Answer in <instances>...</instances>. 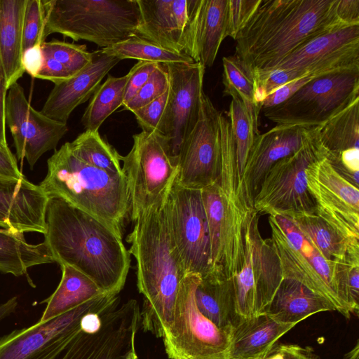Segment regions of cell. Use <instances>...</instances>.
Here are the masks:
<instances>
[{"label": "cell", "mask_w": 359, "mask_h": 359, "mask_svg": "<svg viewBox=\"0 0 359 359\" xmlns=\"http://www.w3.org/2000/svg\"><path fill=\"white\" fill-rule=\"evenodd\" d=\"M54 262L90 278L105 293L118 294L130 266L122 233L65 201L48 198L44 241Z\"/></svg>", "instance_id": "6da1fadb"}, {"label": "cell", "mask_w": 359, "mask_h": 359, "mask_svg": "<svg viewBox=\"0 0 359 359\" xmlns=\"http://www.w3.org/2000/svg\"><path fill=\"white\" fill-rule=\"evenodd\" d=\"M345 25L335 0H260L234 39L235 55L255 72H269L307 41Z\"/></svg>", "instance_id": "7a4b0ae2"}, {"label": "cell", "mask_w": 359, "mask_h": 359, "mask_svg": "<svg viewBox=\"0 0 359 359\" xmlns=\"http://www.w3.org/2000/svg\"><path fill=\"white\" fill-rule=\"evenodd\" d=\"M133 223L126 241L136 262L138 290L144 296L140 325L144 332L163 338L172 323L177 296L187 274L170 233L165 203L147 210Z\"/></svg>", "instance_id": "3957f363"}, {"label": "cell", "mask_w": 359, "mask_h": 359, "mask_svg": "<svg viewBox=\"0 0 359 359\" xmlns=\"http://www.w3.org/2000/svg\"><path fill=\"white\" fill-rule=\"evenodd\" d=\"M48 172L40 187L48 198H60L108 223L122 233L129 213L124 175H113L76 157L68 142L48 159Z\"/></svg>", "instance_id": "277c9868"}, {"label": "cell", "mask_w": 359, "mask_h": 359, "mask_svg": "<svg viewBox=\"0 0 359 359\" xmlns=\"http://www.w3.org/2000/svg\"><path fill=\"white\" fill-rule=\"evenodd\" d=\"M271 240L283 278L297 280L334 305L346 318L351 317L348 298L347 266L327 260L312 241L290 219L269 215Z\"/></svg>", "instance_id": "5b68a950"}, {"label": "cell", "mask_w": 359, "mask_h": 359, "mask_svg": "<svg viewBox=\"0 0 359 359\" xmlns=\"http://www.w3.org/2000/svg\"><path fill=\"white\" fill-rule=\"evenodd\" d=\"M47 37L58 33L102 48L137 35V0H43Z\"/></svg>", "instance_id": "8992f818"}, {"label": "cell", "mask_w": 359, "mask_h": 359, "mask_svg": "<svg viewBox=\"0 0 359 359\" xmlns=\"http://www.w3.org/2000/svg\"><path fill=\"white\" fill-rule=\"evenodd\" d=\"M133 144L121 156L133 222L147 210L163 205L178 174L177 158L171 154L168 140L159 133L142 131L133 136Z\"/></svg>", "instance_id": "52a82bcc"}, {"label": "cell", "mask_w": 359, "mask_h": 359, "mask_svg": "<svg viewBox=\"0 0 359 359\" xmlns=\"http://www.w3.org/2000/svg\"><path fill=\"white\" fill-rule=\"evenodd\" d=\"M359 98V69L317 76L285 102L262 109L276 125L323 126Z\"/></svg>", "instance_id": "ba28073f"}, {"label": "cell", "mask_w": 359, "mask_h": 359, "mask_svg": "<svg viewBox=\"0 0 359 359\" xmlns=\"http://www.w3.org/2000/svg\"><path fill=\"white\" fill-rule=\"evenodd\" d=\"M327 156L320 133L294 154L276 162L265 175L253 200L259 215L292 218L316 215V204L306 182V170Z\"/></svg>", "instance_id": "9c48e42d"}, {"label": "cell", "mask_w": 359, "mask_h": 359, "mask_svg": "<svg viewBox=\"0 0 359 359\" xmlns=\"http://www.w3.org/2000/svg\"><path fill=\"white\" fill-rule=\"evenodd\" d=\"M259 219L254 210L247 217L243 264L232 277L235 310L240 318L264 313L283 278L271 238L264 239L260 233Z\"/></svg>", "instance_id": "30bf717a"}, {"label": "cell", "mask_w": 359, "mask_h": 359, "mask_svg": "<svg viewBox=\"0 0 359 359\" xmlns=\"http://www.w3.org/2000/svg\"><path fill=\"white\" fill-rule=\"evenodd\" d=\"M200 278L187 274L181 283L173 320L163 337L170 359H226L229 334L202 314L196 302Z\"/></svg>", "instance_id": "8fae6325"}, {"label": "cell", "mask_w": 359, "mask_h": 359, "mask_svg": "<svg viewBox=\"0 0 359 359\" xmlns=\"http://www.w3.org/2000/svg\"><path fill=\"white\" fill-rule=\"evenodd\" d=\"M119 299L104 293L50 320L0 337V359H56L81 330L82 318L101 313Z\"/></svg>", "instance_id": "7c38bea8"}, {"label": "cell", "mask_w": 359, "mask_h": 359, "mask_svg": "<svg viewBox=\"0 0 359 359\" xmlns=\"http://www.w3.org/2000/svg\"><path fill=\"white\" fill-rule=\"evenodd\" d=\"M170 233L186 274L212 273L211 248L201 191L173 184L165 202Z\"/></svg>", "instance_id": "4fadbf2b"}, {"label": "cell", "mask_w": 359, "mask_h": 359, "mask_svg": "<svg viewBox=\"0 0 359 359\" xmlns=\"http://www.w3.org/2000/svg\"><path fill=\"white\" fill-rule=\"evenodd\" d=\"M118 299L100 314L97 331L81 330L56 359H137L135 342L140 309L135 299L121 305Z\"/></svg>", "instance_id": "5bb4252c"}, {"label": "cell", "mask_w": 359, "mask_h": 359, "mask_svg": "<svg viewBox=\"0 0 359 359\" xmlns=\"http://www.w3.org/2000/svg\"><path fill=\"white\" fill-rule=\"evenodd\" d=\"M220 113L203 92L197 123L183 142L177 156L176 182L180 186L201 190L218 181L221 168Z\"/></svg>", "instance_id": "9a60e30c"}, {"label": "cell", "mask_w": 359, "mask_h": 359, "mask_svg": "<svg viewBox=\"0 0 359 359\" xmlns=\"http://www.w3.org/2000/svg\"><path fill=\"white\" fill-rule=\"evenodd\" d=\"M316 215L346 239L359 244V189L332 167L326 156L306 170Z\"/></svg>", "instance_id": "2e32d148"}, {"label": "cell", "mask_w": 359, "mask_h": 359, "mask_svg": "<svg viewBox=\"0 0 359 359\" xmlns=\"http://www.w3.org/2000/svg\"><path fill=\"white\" fill-rule=\"evenodd\" d=\"M169 73V95L158 133L168 140L177 158L180 147L199 116L205 67L198 62L165 64Z\"/></svg>", "instance_id": "e0dca14e"}, {"label": "cell", "mask_w": 359, "mask_h": 359, "mask_svg": "<svg viewBox=\"0 0 359 359\" xmlns=\"http://www.w3.org/2000/svg\"><path fill=\"white\" fill-rule=\"evenodd\" d=\"M6 123L18 159L22 163L26 158L31 169L43 154L57 147L68 131L67 123L50 118L34 109L18 82L8 90Z\"/></svg>", "instance_id": "ac0fdd59"}, {"label": "cell", "mask_w": 359, "mask_h": 359, "mask_svg": "<svg viewBox=\"0 0 359 359\" xmlns=\"http://www.w3.org/2000/svg\"><path fill=\"white\" fill-rule=\"evenodd\" d=\"M274 69H292L304 76L359 69V25L337 27L307 41Z\"/></svg>", "instance_id": "d6986e66"}, {"label": "cell", "mask_w": 359, "mask_h": 359, "mask_svg": "<svg viewBox=\"0 0 359 359\" xmlns=\"http://www.w3.org/2000/svg\"><path fill=\"white\" fill-rule=\"evenodd\" d=\"M320 128L276 125L255 139L243 172L246 198L252 209L254 198L270 168L299 151L320 133Z\"/></svg>", "instance_id": "ffe728a7"}, {"label": "cell", "mask_w": 359, "mask_h": 359, "mask_svg": "<svg viewBox=\"0 0 359 359\" xmlns=\"http://www.w3.org/2000/svg\"><path fill=\"white\" fill-rule=\"evenodd\" d=\"M48 198L40 185L0 177V226L15 232L46 231Z\"/></svg>", "instance_id": "44dd1931"}, {"label": "cell", "mask_w": 359, "mask_h": 359, "mask_svg": "<svg viewBox=\"0 0 359 359\" xmlns=\"http://www.w3.org/2000/svg\"><path fill=\"white\" fill-rule=\"evenodd\" d=\"M137 1L140 11L137 35L164 49L185 54L194 0Z\"/></svg>", "instance_id": "7402d4cb"}, {"label": "cell", "mask_w": 359, "mask_h": 359, "mask_svg": "<svg viewBox=\"0 0 359 359\" xmlns=\"http://www.w3.org/2000/svg\"><path fill=\"white\" fill-rule=\"evenodd\" d=\"M93 53L91 62L76 74L55 84L41 112L55 121L67 123L72 112L90 99L109 71L121 60L104 53Z\"/></svg>", "instance_id": "603a6c76"}, {"label": "cell", "mask_w": 359, "mask_h": 359, "mask_svg": "<svg viewBox=\"0 0 359 359\" xmlns=\"http://www.w3.org/2000/svg\"><path fill=\"white\" fill-rule=\"evenodd\" d=\"M227 4L228 0H194L184 53L205 68L212 66L226 37Z\"/></svg>", "instance_id": "cb8c5ba5"}, {"label": "cell", "mask_w": 359, "mask_h": 359, "mask_svg": "<svg viewBox=\"0 0 359 359\" xmlns=\"http://www.w3.org/2000/svg\"><path fill=\"white\" fill-rule=\"evenodd\" d=\"M295 324L279 323L266 313L240 318L230 332L226 359H263Z\"/></svg>", "instance_id": "d4e9b609"}, {"label": "cell", "mask_w": 359, "mask_h": 359, "mask_svg": "<svg viewBox=\"0 0 359 359\" xmlns=\"http://www.w3.org/2000/svg\"><path fill=\"white\" fill-rule=\"evenodd\" d=\"M327 311H336L328 300L301 282L283 278L264 313L279 323L297 325L313 314Z\"/></svg>", "instance_id": "484cf974"}, {"label": "cell", "mask_w": 359, "mask_h": 359, "mask_svg": "<svg viewBox=\"0 0 359 359\" xmlns=\"http://www.w3.org/2000/svg\"><path fill=\"white\" fill-rule=\"evenodd\" d=\"M27 0H0V60L8 88L25 72L22 27Z\"/></svg>", "instance_id": "4316f807"}, {"label": "cell", "mask_w": 359, "mask_h": 359, "mask_svg": "<svg viewBox=\"0 0 359 359\" xmlns=\"http://www.w3.org/2000/svg\"><path fill=\"white\" fill-rule=\"evenodd\" d=\"M195 299L202 314L229 334L240 320L235 310L232 277L224 279L208 275L201 278Z\"/></svg>", "instance_id": "83f0119b"}, {"label": "cell", "mask_w": 359, "mask_h": 359, "mask_svg": "<svg viewBox=\"0 0 359 359\" xmlns=\"http://www.w3.org/2000/svg\"><path fill=\"white\" fill-rule=\"evenodd\" d=\"M288 219L327 260L347 266H359V244L346 239L316 215H302Z\"/></svg>", "instance_id": "f1b7e54d"}, {"label": "cell", "mask_w": 359, "mask_h": 359, "mask_svg": "<svg viewBox=\"0 0 359 359\" xmlns=\"http://www.w3.org/2000/svg\"><path fill=\"white\" fill-rule=\"evenodd\" d=\"M61 280L55 292L42 302L47 304L39 320L57 317L104 292L94 281L77 269L62 265Z\"/></svg>", "instance_id": "f546056e"}, {"label": "cell", "mask_w": 359, "mask_h": 359, "mask_svg": "<svg viewBox=\"0 0 359 359\" xmlns=\"http://www.w3.org/2000/svg\"><path fill=\"white\" fill-rule=\"evenodd\" d=\"M54 262L47 244H31L24 233L0 229V271L15 276L27 273L30 267Z\"/></svg>", "instance_id": "4dcf8cb0"}, {"label": "cell", "mask_w": 359, "mask_h": 359, "mask_svg": "<svg viewBox=\"0 0 359 359\" xmlns=\"http://www.w3.org/2000/svg\"><path fill=\"white\" fill-rule=\"evenodd\" d=\"M320 136L327 155L359 149V98L321 126Z\"/></svg>", "instance_id": "1f68e13d"}, {"label": "cell", "mask_w": 359, "mask_h": 359, "mask_svg": "<svg viewBox=\"0 0 359 359\" xmlns=\"http://www.w3.org/2000/svg\"><path fill=\"white\" fill-rule=\"evenodd\" d=\"M128 73L121 77L108 74L107 79L91 97L81 118L86 130L98 131L103 122L123 106Z\"/></svg>", "instance_id": "d6a6232c"}, {"label": "cell", "mask_w": 359, "mask_h": 359, "mask_svg": "<svg viewBox=\"0 0 359 359\" xmlns=\"http://www.w3.org/2000/svg\"><path fill=\"white\" fill-rule=\"evenodd\" d=\"M260 111L255 104H245L238 98H232L226 113L235 142L238 168L242 181L248 153L255 139L260 134L258 130Z\"/></svg>", "instance_id": "836d02e7"}, {"label": "cell", "mask_w": 359, "mask_h": 359, "mask_svg": "<svg viewBox=\"0 0 359 359\" xmlns=\"http://www.w3.org/2000/svg\"><path fill=\"white\" fill-rule=\"evenodd\" d=\"M68 144L72 153L87 164L110 174L124 175L121 155L98 131L85 130Z\"/></svg>", "instance_id": "e575fe53"}, {"label": "cell", "mask_w": 359, "mask_h": 359, "mask_svg": "<svg viewBox=\"0 0 359 359\" xmlns=\"http://www.w3.org/2000/svg\"><path fill=\"white\" fill-rule=\"evenodd\" d=\"M104 53L120 60L136 59L155 63L195 62L189 56L164 49L138 35L111 46L101 48Z\"/></svg>", "instance_id": "d590c367"}, {"label": "cell", "mask_w": 359, "mask_h": 359, "mask_svg": "<svg viewBox=\"0 0 359 359\" xmlns=\"http://www.w3.org/2000/svg\"><path fill=\"white\" fill-rule=\"evenodd\" d=\"M222 65L224 95L238 98L245 104H255L257 81L254 69L236 55L224 57Z\"/></svg>", "instance_id": "8d00e7d4"}, {"label": "cell", "mask_w": 359, "mask_h": 359, "mask_svg": "<svg viewBox=\"0 0 359 359\" xmlns=\"http://www.w3.org/2000/svg\"><path fill=\"white\" fill-rule=\"evenodd\" d=\"M43 53L63 65L72 76L86 67L93 59V53L85 44H75L53 39L41 45Z\"/></svg>", "instance_id": "74e56055"}, {"label": "cell", "mask_w": 359, "mask_h": 359, "mask_svg": "<svg viewBox=\"0 0 359 359\" xmlns=\"http://www.w3.org/2000/svg\"><path fill=\"white\" fill-rule=\"evenodd\" d=\"M46 19L43 0H27L23 27V52L46 41Z\"/></svg>", "instance_id": "f35d334b"}, {"label": "cell", "mask_w": 359, "mask_h": 359, "mask_svg": "<svg viewBox=\"0 0 359 359\" xmlns=\"http://www.w3.org/2000/svg\"><path fill=\"white\" fill-rule=\"evenodd\" d=\"M169 73L165 63L158 64L147 81L138 93L123 107L131 112L154 101L169 88Z\"/></svg>", "instance_id": "ab89813d"}, {"label": "cell", "mask_w": 359, "mask_h": 359, "mask_svg": "<svg viewBox=\"0 0 359 359\" xmlns=\"http://www.w3.org/2000/svg\"><path fill=\"white\" fill-rule=\"evenodd\" d=\"M260 0H228L226 35L235 39Z\"/></svg>", "instance_id": "60d3db41"}, {"label": "cell", "mask_w": 359, "mask_h": 359, "mask_svg": "<svg viewBox=\"0 0 359 359\" xmlns=\"http://www.w3.org/2000/svg\"><path fill=\"white\" fill-rule=\"evenodd\" d=\"M169 95V88L160 97L146 106L133 111L142 131L157 132L163 115Z\"/></svg>", "instance_id": "b9f144b4"}, {"label": "cell", "mask_w": 359, "mask_h": 359, "mask_svg": "<svg viewBox=\"0 0 359 359\" xmlns=\"http://www.w3.org/2000/svg\"><path fill=\"white\" fill-rule=\"evenodd\" d=\"M257 85L264 88L267 95L280 87L306 76L299 72L287 69H274L269 72H255Z\"/></svg>", "instance_id": "7bdbcfd3"}, {"label": "cell", "mask_w": 359, "mask_h": 359, "mask_svg": "<svg viewBox=\"0 0 359 359\" xmlns=\"http://www.w3.org/2000/svg\"><path fill=\"white\" fill-rule=\"evenodd\" d=\"M159 63L138 61L128 72L123 104L128 103L147 81Z\"/></svg>", "instance_id": "ee69618b"}, {"label": "cell", "mask_w": 359, "mask_h": 359, "mask_svg": "<svg viewBox=\"0 0 359 359\" xmlns=\"http://www.w3.org/2000/svg\"><path fill=\"white\" fill-rule=\"evenodd\" d=\"M263 359H319L310 347L297 344L274 345Z\"/></svg>", "instance_id": "f6af8a7d"}, {"label": "cell", "mask_w": 359, "mask_h": 359, "mask_svg": "<svg viewBox=\"0 0 359 359\" xmlns=\"http://www.w3.org/2000/svg\"><path fill=\"white\" fill-rule=\"evenodd\" d=\"M313 76H306L294 80L269 94L261 106V110L275 107L290 98L301 87L316 78Z\"/></svg>", "instance_id": "bcb514c9"}, {"label": "cell", "mask_w": 359, "mask_h": 359, "mask_svg": "<svg viewBox=\"0 0 359 359\" xmlns=\"http://www.w3.org/2000/svg\"><path fill=\"white\" fill-rule=\"evenodd\" d=\"M43 65L36 79L50 81L57 84L73 76L63 65L50 55L43 53Z\"/></svg>", "instance_id": "7dc6e473"}, {"label": "cell", "mask_w": 359, "mask_h": 359, "mask_svg": "<svg viewBox=\"0 0 359 359\" xmlns=\"http://www.w3.org/2000/svg\"><path fill=\"white\" fill-rule=\"evenodd\" d=\"M0 177L19 180L24 177L17 159L8 147H0Z\"/></svg>", "instance_id": "c3c4849f"}, {"label": "cell", "mask_w": 359, "mask_h": 359, "mask_svg": "<svg viewBox=\"0 0 359 359\" xmlns=\"http://www.w3.org/2000/svg\"><path fill=\"white\" fill-rule=\"evenodd\" d=\"M41 45L31 47L22 53V66L25 72L34 78H36L43 62Z\"/></svg>", "instance_id": "681fc988"}, {"label": "cell", "mask_w": 359, "mask_h": 359, "mask_svg": "<svg viewBox=\"0 0 359 359\" xmlns=\"http://www.w3.org/2000/svg\"><path fill=\"white\" fill-rule=\"evenodd\" d=\"M338 18L346 25H359V0H335Z\"/></svg>", "instance_id": "f907efd6"}, {"label": "cell", "mask_w": 359, "mask_h": 359, "mask_svg": "<svg viewBox=\"0 0 359 359\" xmlns=\"http://www.w3.org/2000/svg\"><path fill=\"white\" fill-rule=\"evenodd\" d=\"M8 88L4 68L0 60V144L8 146L6 138V103Z\"/></svg>", "instance_id": "816d5d0a"}, {"label": "cell", "mask_w": 359, "mask_h": 359, "mask_svg": "<svg viewBox=\"0 0 359 359\" xmlns=\"http://www.w3.org/2000/svg\"><path fill=\"white\" fill-rule=\"evenodd\" d=\"M101 313L91 312L85 315L81 321V330L88 333L97 331L101 326Z\"/></svg>", "instance_id": "f5cc1de1"}, {"label": "cell", "mask_w": 359, "mask_h": 359, "mask_svg": "<svg viewBox=\"0 0 359 359\" xmlns=\"http://www.w3.org/2000/svg\"><path fill=\"white\" fill-rule=\"evenodd\" d=\"M18 304V297H13L0 304V322L15 311Z\"/></svg>", "instance_id": "db71d44e"}, {"label": "cell", "mask_w": 359, "mask_h": 359, "mask_svg": "<svg viewBox=\"0 0 359 359\" xmlns=\"http://www.w3.org/2000/svg\"><path fill=\"white\" fill-rule=\"evenodd\" d=\"M343 359H359V341L357 340L353 348L346 353Z\"/></svg>", "instance_id": "11a10c76"}, {"label": "cell", "mask_w": 359, "mask_h": 359, "mask_svg": "<svg viewBox=\"0 0 359 359\" xmlns=\"http://www.w3.org/2000/svg\"><path fill=\"white\" fill-rule=\"evenodd\" d=\"M5 146H3L0 144V147H4ZM6 147H8V146H6Z\"/></svg>", "instance_id": "9f6ffc18"}]
</instances>
